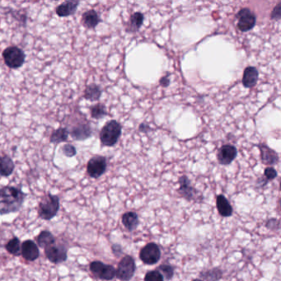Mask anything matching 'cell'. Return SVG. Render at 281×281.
<instances>
[{"instance_id": "obj_1", "label": "cell", "mask_w": 281, "mask_h": 281, "mask_svg": "<svg viewBox=\"0 0 281 281\" xmlns=\"http://www.w3.org/2000/svg\"><path fill=\"white\" fill-rule=\"evenodd\" d=\"M26 194L21 188L12 186H0V214L16 213L21 210Z\"/></svg>"}, {"instance_id": "obj_2", "label": "cell", "mask_w": 281, "mask_h": 281, "mask_svg": "<svg viewBox=\"0 0 281 281\" xmlns=\"http://www.w3.org/2000/svg\"><path fill=\"white\" fill-rule=\"evenodd\" d=\"M60 197L48 192L42 198L38 204V217L43 220L50 221L54 218L59 212Z\"/></svg>"}, {"instance_id": "obj_3", "label": "cell", "mask_w": 281, "mask_h": 281, "mask_svg": "<svg viewBox=\"0 0 281 281\" xmlns=\"http://www.w3.org/2000/svg\"><path fill=\"white\" fill-rule=\"evenodd\" d=\"M122 127L119 122L112 120L106 123L102 128L99 138L102 146L105 147H113L116 144L120 137L122 136Z\"/></svg>"}, {"instance_id": "obj_4", "label": "cell", "mask_w": 281, "mask_h": 281, "mask_svg": "<svg viewBox=\"0 0 281 281\" xmlns=\"http://www.w3.org/2000/svg\"><path fill=\"white\" fill-rule=\"evenodd\" d=\"M2 56L6 66L12 70L21 68L26 60V54L16 46L7 47L2 52Z\"/></svg>"}, {"instance_id": "obj_5", "label": "cell", "mask_w": 281, "mask_h": 281, "mask_svg": "<svg viewBox=\"0 0 281 281\" xmlns=\"http://www.w3.org/2000/svg\"><path fill=\"white\" fill-rule=\"evenodd\" d=\"M89 270L94 277L102 280H112L116 277L115 267L102 262L100 260H94L89 265Z\"/></svg>"}, {"instance_id": "obj_6", "label": "cell", "mask_w": 281, "mask_h": 281, "mask_svg": "<svg viewBox=\"0 0 281 281\" xmlns=\"http://www.w3.org/2000/svg\"><path fill=\"white\" fill-rule=\"evenodd\" d=\"M116 273V277L122 281H130L136 273V262L132 256H126L122 258Z\"/></svg>"}, {"instance_id": "obj_7", "label": "cell", "mask_w": 281, "mask_h": 281, "mask_svg": "<svg viewBox=\"0 0 281 281\" xmlns=\"http://www.w3.org/2000/svg\"><path fill=\"white\" fill-rule=\"evenodd\" d=\"M47 259L54 264H60L67 260L68 248L63 244H56L44 249Z\"/></svg>"}, {"instance_id": "obj_8", "label": "cell", "mask_w": 281, "mask_h": 281, "mask_svg": "<svg viewBox=\"0 0 281 281\" xmlns=\"http://www.w3.org/2000/svg\"><path fill=\"white\" fill-rule=\"evenodd\" d=\"M108 168L106 158L101 155H96L88 160L87 164V172L90 178L98 179L105 174Z\"/></svg>"}, {"instance_id": "obj_9", "label": "cell", "mask_w": 281, "mask_h": 281, "mask_svg": "<svg viewBox=\"0 0 281 281\" xmlns=\"http://www.w3.org/2000/svg\"><path fill=\"white\" fill-rule=\"evenodd\" d=\"M236 18L238 19V28L242 32L252 30L255 26L256 22V16L255 14L248 8H244L239 10V12L236 15Z\"/></svg>"}, {"instance_id": "obj_10", "label": "cell", "mask_w": 281, "mask_h": 281, "mask_svg": "<svg viewBox=\"0 0 281 281\" xmlns=\"http://www.w3.org/2000/svg\"><path fill=\"white\" fill-rule=\"evenodd\" d=\"M140 258L146 265H154L161 258L160 246L154 242H150L141 249Z\"/></svg>"}, {"instance_id": "obj_11", "label": "cell", "mask_w": 281, "mask_h": 281, "mask_svg": "<svg viewBox=\"0 0 281 281\" xmlns=\"http://www.w3.org/2000/svg\"><path fill=\"white\" fill-rule=\"evenodd\" d=\"M68 130L70 136L76 141H84L92 136V129L86 120L77 123Z\"/></svg>"}, {"instance_id": "obj_12", "label": "cell", "mask_w": 281, "mask_h": 281, "mask_svg": "<svg viewBox=\"0 0 281 281\" xmlns=\"http://www.w3.org/2000/svg\"><path fill=\"white\" fill-rule=\"evenodd\" d=\"M178 182H179V188L178 189V192L180 196L186 200L188 202L196 200L197 199V196H199L197 194L198 192L192 186L190 180L188 176L185 175L180 176Z\"/></svg>"}, {"instance_id": "obj_13", "label": "cell", "mask_w": 281, "mask_h": 281, "mask_svg": "<svg viewBox=\"0 0 281 281\" xmlns=\"http://www.w3.org/2000/svg\"><path fill=\"white\" fill-rule=\"evenodd\" d=\"M21 255L24 260L32 262L40 258V250L35 242L28 239L22 242Z\"/></svg>"}, {"instance_id": "obj_14", "label": "cell", "mask_w": 281, "mask_h": 281, "mask_svg": "<svg viewBox=\"0 0 281 281\" xmlns=\"http://www.w3.org/2000/svg\"><path fill=\"white\" fill-rule=\"evenodd\" d=\"M236 147L231 144H224L220 147L217 152V160L221 165H228L237 157Z\"/></svg>"}, {"instance_id": "obj_15", "label": "cell", "mask_w": 281, "mask_h": 281, "mask_svg": "<svg viewBox=\"0 0 281 281\" xmlns=\"http://www.w3.org/2000/svg\"><path fill=\"white\" fill-rule=\"evenodd\" d=\"M80 1L75 0H67L57 6L56 12L60 18L72 16L77 12L78 7L80 5Z\"/></svg>"}, {"instance_id": "obj_16", "label": "cell", "mask_w": 281, "mask_h": 281, "mask_svg": "<svg viewBox=\"0 0 281 281\" xmlns=\"http://www.w3.org/2000/svg\"><path fill=\"white\" fill-rule=\"evenodd\" d=\"M258 148L260 150V160L266 165H276L279 162V156L274 150L266 146L264 144H259Z\"/></svg>"}, {"instance_id": "obj_17", "label": "cell", "mask_w": 281, "mask_h": 281, "mask_svg": "<svg viewBox=\"0 0 281 281\" xmlns=\"http://www.w3.org/2000/svg\"><path fill=\"white\" fill-rule=\"evenodd\" d=\"M81 22L86 28L94 29L102 22V19L96 10H90L82 14Z\"/></svg>"}, {"instance_id": "obj_18", "label": "cell", "mask_w": 281, "mask_h": 281, "mask_svg": "<svg viewBox=\"0 0 281 281\" xmlns=\"http://www.w3.org/2000/svg\"><path fill=\"white\" fill-rule=\"evenodd\" d=\"M259 78V73L255 67L248 66L244 70L242 76V84L246 88H252L256 84Z\"/></svg>"}, {"instance_id": "obj_19", "label": "cell", "mask_w": 281, "mask_h": 281, "mask_svg": "<svg viewBox=\"0 0 281 281\" xmlns=\"http://www.w3.org/2000/svg\"><path fill=\"white\" fill-rule=\"evenodd\" d=\"M15 169V164L8 155H0V176H11Z\"/></svg>"}, {"instance_id": "obj_20", "label": "cell", "mask_w": 281, "mask_h": 281, "mask_svg": "<svg viewBox=\"0 0 281 281\" xmlns=\"http://www.w3.org/2000/svg\"><path fill=\"white\" fill-rule=\"evenodd\" d=\"M216 207L222 217H230L232 214V207L224 194H218L216 198Z\"/></svg>"}, {"instance_id": "obj_21", "label": "cell", "mask_w": 281, "mask_h": 281, "mask_svg": "<svg viewBox=\"0 0 281 281\" xmlns=\"http://www.w3.org/2000/svg\"><path fill=\"white\" fill-rule=\"evenodd\" d=\"M56 242V238L52 232L48 230H43L36 237V245L40 248H46Z\"/></svg>"}, {"instance_id": "obj_22", "label": "cell", "mask_w": 281, "mask_h": 281, "mask_svg": "<svg viewBox=\"0 0 281 281\" xmlns=\"http://www.w3.org/2000/svg\"><path fill=\"white\" fill-rule=\"evenodd\" d=\"M84 98L90 102H98L102 94V89L96 84H91L85 88Z\"/></svg>"}, {"instance_id": "obj_23", "label": "cell", "mask_w": 281, "mask_h": 281, "mask_svg": "<svg viewBox=\"0 0 281 281\" xmlns=\"http://www.w3.org/2000/svg\"><path fill=\"white\" fill-rule=\"evenodd\" d=\"M122 224L130 232H133L138 225V216L134 212H126L122 217Z\"/></svg>"}, {"instance_id": "obj_24", "label": "cell", "mask_w": 281, "mask_h": 281, "mask_svg": "<svg viewBox=\"0 0 281 281\" xmlns=\"http://www.w3.org/2000/svg\"><path fill=\"white\" fill-rule=\"evenodd\" d=\"M68 130L66 127H59L58 129L54 130L50 136V142L54 144H59L68 140Z\"/></svg>"}, {"instance_id": "obj_25", "label": "cell", "mask_w": 281, "mask_h": 281, "mask_svg": "<svg viewBox=\"0 0 281 281\" xmlns=\"http://www.w3.org/2000/svg\"><path fill=\"white\" fill-rule=\"evenodd\" d=\"M144 19V15L141 12H134L130 18L129 24L126 28L128 32H136L140 28Z\"/></svg>"}, {"instance_id": "obj_26", "label": "cell", "mask_w": 281, "mask_h": 281, "mask_svg": "<svg viewBox=\"0 0 281 281\" xmlns=\"http://www.w3.org/2000/svg\"><path fill=\"white\" fill-rule=\"evenodd\" d=\"M21 241L18 237H14L5 244V249L8 252L15 256H21Z\"/></svg>"}, {"instance_id": "obj_27", "label": "cell", "mask_w": 281, "mask_h": 281, "mask_svg": "<svg viewBox=\"0 0 281 281\" xmlns=\"http://www.w3.org/2000/svg\"><path fill=\"white\" fill-rule=\"evenodd\" d=\"M90 115L94 119L100 120L108 115L106 106L102 104H96L90 108Z\"/></svg>"}, {"instance_id": "obj_28", "label": "cell", "mask_w": 281, "mask_h": 281, "mask_svg": "<svg viewBox=\"0 0 281 281\" xmlns=\"http://www.w3.org/2000/svg\"><path fill=\"white\" fill-rule=\"evenodd\" d=\"M222 276V272L220 268H213L200 273V277L203 278V281H218Z\"/></svg>"}, {"instance_id": "obj_29", "label": "cell", "mask_w": 281, "mask_h": 281, "mask_svg": "<svg viewBox=\"0 0 281 281\" xmlns=\"http://www.w3.org/2000/svg\"><path fill=\"white\" fill-rule=\"evenodd\" d=\"M157 270L162 274L166 280H171L174 276V268L170 265H161L158 267Z\"/></svg>"}, {"instance_id": "obj_30", "label": "cell", "mask_w": 281, "mask_h": 281, "mask_svg": "<svg viewBox=\"0 0 281 281\" xmlns=\"http://www.w3.org/2000/svg\"><path fill=\"white\" fill-rule=\"evenodd\" d=\"M144 281H164V278L158 270H154L146 273Z\"/></svg>"}, {"instance_id": "obj_31", "label": "cell", "mask_w": 281, "mask_h": 281, "mask_svg": "<svg viewBox=\"0 0 281 281\" xmlns=\"http://www.w3.org/2000/svg\"><path fill=\"white\" fill-rule=\"evenodd\" d=\"M61 150H62L64 155L68 158L74 157L77 154L76 148L72 144H64V146H62Z\"/></svg>"}, {"instance_id": "obj_32", "label": "cell", "mask_w": 281, "mask_h": 281, "mask_svg": "<svg viewBox=\"0 0 281 281\" xmlns=\"http://www.w3.org/2000/svg\"><path fill=\"white\" fill-rule=\"evenodd\" d=\"M264 176H265V179L267 182L274 180V178L277 176L276 170L272 166H267L266 168L265 169V172H264Z\"/></svg>"}, {"instance_id": "obj_33", "label": "cell", "mask_w": 281, "mask_h": 281, "mask_svg": "<svg viewBox=\"0 0 281 281\" xmlns=\"http://www.w3.org/2000/svg\"><path fill=\"white\" fill-rule=\"evenodd\" d=\"M281 18V2H280L274 8V10L272 11V14H270V18L272 20H276L278 21Z\"/></svg>"}, {"instance_id": "obj_34", "label": "cell", "mask_w": 281, "mask_h": 281, "mask_svg": "<svg viewBox=\"0 0 281 281\" xmlns=\"http://www.w3.org/2000/svg\"><path fill=\"white\" fill-rule=\"evenodd\" d=\"M160 84L162 87L166 88L170 84V80H169V74H166L165 76L161 78L160 80Z\"/></svg>"}, {"instance_id": "obj_35", "label": "cell", "mask_w": 281, "mask_h": 281, "mask_svg": "<svg viewBox=\"0 0 281 281\" xmlns=\"http://www.w3.org/2000/svg\"><path fill=\"white\" fill-rule=\"evenodd\" d=\"M112 249L113 253L115 254V256H119L120 255V253L119 252V251L122 252V246H120V245L114 244V245H112Z\"/></svg>"}, {"instance_id": "obj_36", "label": "cell", "mask_w": 281, "mask_h": 281, "mask_svg": "<svg viewBox=\"0 0 281 281\" xmlns=\"http://www.w3.org/2000/svg\"><path fill=\"white\" fill-rule=\"evenodd\" d=\"M276 222H279V220L272 218V220L267 221L266 227L268 228H270V230H274V227H276Z\"/></svg>"}, {"instance_id": "obj_37", "label": "cell", "mask_w": 281, "mask_h": 281, "mask_svg": "<svg viewBox=\"0 0 281 281\" xmlns=\"http://www.w3.org/2000/svg\"><path fill=\"white\" fill-rule=\"evenodd\" d=\"M138 130H140L141 132H144V133H146V132H148V130H150V127L148 126V124H143V123H142V124H140V127H138Z\"/></svg>"}, {"instance_id": "obj_38", "label": "cell", "mask_w": 281, "mask_h": 281, "mask_svg": "<svg viewBox=\"0 0 281 281\" xmlns=\"http://www.w3.org/2000/svg\"><path fill=\"white\" fill-rule=\"evenodd\" d=\"M192 281H203V280H202L200 279H196V280H193Z\"/></svg>"}]
</instances>
